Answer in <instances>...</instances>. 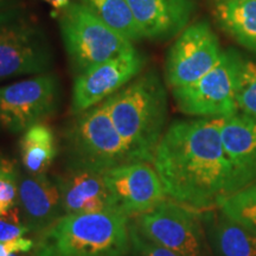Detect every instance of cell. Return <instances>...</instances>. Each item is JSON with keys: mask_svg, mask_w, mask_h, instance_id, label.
I'll use <instances>...</instances> for the list:
<instances>
[{"mask_svg": "<svg viewBox=\"0 0 256 256\" xmlns=\"http://www.w3.org/2000/svg\"><path fill=\"white\" fill-rule=\"evenodd\" d=\"M54 51L46 31L19 6L0 11V81L50 72Z\"/></svg>", "mask_w": 256, "mask_h": 256, "instance_id": "cell-6", "label": "cell"}, {"mask_svg": "<svg viewBox=\"0 0 256 256\" xmlns=\"http://www.w3.org/2000/svg\"><path fill=\"white\" fill-rule=\"evenodd\" d=\"M112 198V208L127 218L154 209L168 197L154 166L150 162H128L104 174Z\"/></svg>", "mask_w": 256, "mask_h": 256, "instance_id": "cell-12", "label": "cell"}, {"mask_svg": "<svg viewBox=\"0 0 256 256\" xmlns=\"http://www.w3.org/2000/svg\"><path fill=\"white\" fill-rule=\"evenodd\" d=\"M147 57L136 46L106 60L75 78L72 92V114L104 102L146 69Z\"/></svg>", "mask_w": 256, "mask_h": 256, "instance_id": "cell-11", "label": "cell"}, {"mask_svg": "<svg viewBox=\"0 0 256 256\" xmlns=\"http://www.w3.org/2000/svg\"><path fill=\"white\" fill-rule=\"evenodd\" d=\"M18 2L17 0H0V11L2 10L14 8V6H17Z\"/></svg>", "mask_w": 256, "mask_h": 256, "instance_id": "cell-28", "label": "cell"}, {"mask_svg": "<svg viewBox=\"0 0 256 256\" xmlns=\"http://www.w3.org/2000/svg\"><path fill=\"white\" fill-rule=\"evenodd\" d=\"M28 232V229L25 226L18 204L0 215V242L23 238Z\"/></svg>", "mask_w": 256, "mask_h": 256, "instance_id": "cell-24", "label": "cell"}, {"mask_svg": "<svg viewBox=\"0 0 256 256\" xmlns=\"http://www.w3.org/2000/svg\"><path fill=\"white\" fill-rule=\"evenodd\" d=\"M236 104L238 113L256 119V55L241 52L236 76Z\"/></svg>", "mask_w": 256, "mask_h": 256, "instance_id": "cell-21", "label": "cell"}, {"mask_svg": "<svg viewBox=\"0 0 256 256\" xmlns=\"http://www.w3.org/2000/svg\"><path fill=\"white\" fill-rule=\"evenodd\" d=\"M142 40L165 42L191 24L196 0H126Z\"/></svg>", "mask_w": 256, "mask_h": 256, "instance_id": "cell-13", "label": "cell"}, {"mask_svg": "<svg viewBox=\"0 0 256 256\" xmlns=\"http://www.w3.org/2000/svg\"><path fill=\"white\" fill-rule=\"evenodd\" d=\"M18 206L28 232L40 235L64 216L55 177L25 176L19 180Z\"/></svg>", "mask_w": 256, "mask_h": 256, "instance_id": "cell-14", "label": "cell"}, {"mask_svg": "<svg viewBox=\"0 0 256 256\" xmlns=\"http://www.w3.org/2000/svg\"><path fill=\"white\" fill-rule=\"evenodd\" d=\"M210 8L217 26L256 55V0H228Z\"/></svg>", "mask_w": 256, "mask_h": 256, "instance_id": "cell-18", "label": "cell"}, {"mask_svg": "<svg viewBox=\"0 0 256 256\" xmlns=\"http://www.w3.org/2000/svg\"><path fill=\"white\" fill-rule=\"evenodd\" d=\"M10 256H32V252H14Z\"/></svg>", "mask_w": 256, "mask_h": 256, "instance_id": "cell-31", "label": "cell"}, {"mask_svg": "<svg viewBox=\"0 0 256 256\" xmlns=\"http://www.w3.org/2000/svg\"><path fill=\"white\" fill-rule=\"evenodd\" d=\"M130 220L115 210L64 215L38 235L32 256H126Z\"/></svg>", "mask_w": 256, "mask_h": 256, "instance_id": "cell-3", "label": "cell"}, {"mask_svg": "<svg viewBox=\"0 0 256 256\" xmlns=\"http://www.w3.org/2000/svg\"><path fill=\"white\" fill-rule=\"evenodd\" d=\"M16 164H17V162H16L14 160L10 159V158H8V156H5L4 154H2V153H0V174L6 171V170L11 168L12 166H14Z\"/></svg>", "mask_w": 256, "mask_h": 256, "instance_id": "cell-26", "label": "cell"}, {"mask_svg": "<svg viewBox=\"0 0 256 256\" xmlns=\"http://www.w3.org/2000/svg\"><path fill=\"white\" fill-rule=\"evenodd\" d=\"M228 2V0H206V2L209 4L210 8L211 6L217 5V4H220V2Z\"/></svg>", "mask_w": 256, "mask_h": 256, "instance_id": "cell-30", "label": "cell"}, {"mask_svg": "<svg viewBox=\"0 0 256 256\" xmlns=\"http://www.w3.org/2000/svg\"><path fill=\"white\" fill-rule=\"evenodd\" d=\"M132 220L146 238L179 256H214L200 211L165 200Z\"/></svg>", "mask_w": 256, "mask_h": 256, "instance_id": "cell-7", "label": "cell"}, {"mask_svg": "<svg viewBox=\"0 0 256 256\" xmlns=\"http://www.w3.org/2000/svg\"><path fill=\"white\" fill-rule=\"evenodd\" d=\"M152 164L170 200L191 209H215L236 192L234 168L220 136V118L172 122Z\"/></svg>", "mask_w": 256, "mask_h": 256, "instance_id": "cell-1", "label": "cell"}, {"mask_svg": "<svg viewBox=\"0 0 256 256\" xmlns=\"http://www.w3.org/2000/svg\"><path fill=\"white\" fill-rule=\"evenodd\" d=\"M60 32L76 76L134 48V43L108 26L80 2L62 10Z\"/></svg>", "mask_w": 256, "mask_h": 256, "instance_id": "cell-5", "label": "cell"}, {"mask_svg": "<svg viewBox=\"0 0 256 256\" xmlns=\"http://www.w3.org/2000/svg\"><path fill=\"white\" fill-rule=\"evenodd\" d=\"M200 217L214 256H256V235L220 208L200 211Z\"/></svg>", "mask_w": 256, "mask_h": 256, "instance_id": "cell-17", "label": "cell"}, {"mask_svg": "<svg viewBox=\"0 0 256 256\" xmlns=\"http://www.w3.org/2000/svg\"><path fill=\"white\" fill-rule=\"evenodd\" d=\"M64 151L69 171L104 174L118 166L133 162L104 102L74 115L64 132Z\"/></svg>", "mask_w": 256, "mask_h": 256, "instance_id": "cell-4", "label": "cell"}, {"mask_svg": "<svg viewBox=\"0 0 256 256\" xmlns=\"http://www.w3.org/2000/svg\"><path fill=\"white\" fill-rule=\"evenodd\" d=\"M133 162H153L166 130L168 98L156 69H145L104 101Z\"/></svg>", "mask_w": 256, "mask_h": 256, "instance_id": "cell-2", "label": "cell"}, {"mask_svg": "<svg viewBox=\"0 0 256 256\" xmlns=\"http://www.w3.org/2000/svg\"><path fill=\"white\" fill-rule=\"evenodd\" d=\"M238 50L224 49L218 63L192 84L172 89L174 104L183 114L194 118L218 119L238 113L236 104V76Z\"/></svg>", "mask_w": 256, "mask_h": 256, "instance_id": "cell-8", "label": "cell"}, {"mask_svg": "<svg viewBox=\"0 0 256 256\" xmlns=\"http://www.w3.org/2000/svg\"><path fill=\"white\" fill-rule=\"evenodd\" d=\"M220 136L238 192L256 182V119L241 113L220 118Z\"/></svg>", "mask_w": 256, "mask_h": 256, "instance_id": "cell-15", "label": "cell"}, {"mask_svg": "<svg viewBox=\"0 0 256 256\" xmlns=\"http://www.w3.org/2000/svg\"><path fill=\"white\" fill-rule=\"evenodd\" d=\"M44 2H46L56 10H63L70 4V0H44Z\"/></svg>", "mask_w": 256, "mask_h": 256, "instance_id": "cell-27", "label": "cell"}, {"mask_svg": "<svg viewBox=\"0 0 256 256\" xmlns=\"http://www.w3.org/2000/svg\"><path fill=\"white\" fill-rule=\"evenodd\" d=\"M19 180L17 164L0 174V215L18 204Z\"/></svg>", "mask_w": 256, "mask_h": 256, "instance_id": "cell-23", "label": "cell"}, {"mask_svg": "<svg viewBox=\"0 0 256 256\" xmlns=\"http://www.w3.org/2000/svg\"><path fill=\"white\" fill-rule=\"evenodd\" d=\"M19 153L28 174H46L58 154V142L52 128L42 122L25 130L19 140Z\"/></svg>", "mask_w": 256, "mask_h": 256, "instance_id": "cell-19", "label": "cell"}, {"mask_svg": "<svg viewBox=\"0 0 256 256\" xmlns=\"http://www.w3.org/2000/svg\"><path fill=\"white\" fill-rule=\"evenodd\" d=\"M78 2L133 43L142 40L126 0H78Z\"/></svg>", "mask_w": 256, "mask_h": 256, "instance_id": "cell-20", "label": "cell"}, {"mask_svg": "<svg viewBox=\"0 0 256 256\" xmlns=\"http://www.w3.org/2000/svg\"><path fill=\"white\" fill-rule=\"evenodd\" d=\"M64 215L113 210L104 174L89 171H69L57 176Z\"/></svg>", "mask_w": 256, "mask_h": 256, "instance_id": "cell-16", "label": "cell"}, {"mask_svg": "<svg viewBox=\"0 0 256 256\" xmlns=\"http://www.w3.org/2000/svg\"><path fill=\"white\" fill-rule=\"evenodd\" d=\"M218 208L229 218L256 235V182L232 194Z\"/></svg>", "mask_w": 256, "mask_h": 256, "instance_id": "cell-22", "label": "cell"}, {"mask_svg": "<svg viewBox=\"0 0 256 256\" xmlns=\"http://www.w3.org/2000/svg\"><path fill=\"white\" fill-rule=\"evenodd\" d=\"M224 49L208 20L191 23L166 54L165 83L171 89L192 84L218 63Z\"/></svg>", "mask_w": 256, "mask_h": 256, "instance_id": "cell-10", "label": "cell"}, {"mask_svg": "<svg viewBox=\"0 0 256 256\" xmlns=\"http://www.w3.org/2000/svg\"><path fill=\"white\" fill-rule=\"evenodd\" d=\"M10 254L8 248H6L5 243L4 242H0V256H10Z\"/></svg>", "mask_w": 256, "mask_h": 256, "instance_id": "cell-29", "label": "cell"}, {"mask_svg": "<svg viewBox=\"0 0 256 256\" xmlns=\"http://www.w3.org/2000/svg\"><path fill=\"white\" fill-rule=\"evenodd\" d=\"M60 101V81L51 72L0 87V128L14 134L24 133L52 118Z\"/></svg>", "mask_w": 256, "mask_h": 256, "instance_id": "cell-9", "label": "cell"}, {"mask_svg": "<svg viewBox=\"0 0 256 256\" xmlns=\"http://www.w3.org/2000/svg\"><path fill=\"white\" fill-rule=\"evenodd\" d=\"M130 256H179L172 252L168 249L156 244L145 236L140 234L139 230L133 223L130 220Z\"/></svg>", "mask_w": 256, "mask_h": 256, "instance_id": "cell-25", "label": "cell"}]
</instances>
